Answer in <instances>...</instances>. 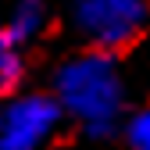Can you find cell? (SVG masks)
I'll use <instances>...</instances> for the list:
<instances>
[{
	"label": "cell",
	"instance_id": "8992f818",
	"mask_svg": "<svg viewBox=\"0 0 150 150\" xmlns=\"http://www.w3.org/2000/svg\"><path fill=\"white\" fill-rule=\"evenodd\" d=\"M125 143L129 150H150V104L125 118Z\"/></svg>",
	"mask_w": 150,
	"mask_h": 150
},
{
	"label": "cell",
	"instance_id": "5b68a950",
	"mask_svg": "<svg viewBox=\"0 0 150 150\" xmlns=\"http://www.w3.org/2000/svg\"><path fill=\"white\" fill-rule=\"evenodd\" d=\"M22 47H18L11 36L4 32V25H0V93H11L18 82H22Z\"/></svg>",
	"mask_w": 150,
	"mask_h": 150
},
{
	"label": "cell",
	"instance_id": "52a82bcc",
	"mask_svg": "<svg viewBox=\"0 0 150 150\" xmlns=\"http://www.w3.org/2000/svg\"><path fill=\"white\" fill-rule=\"evenodd\" d=\"M146 4H150V0H146Z\"/></svg>",
	"mask_w": 150,
	"mask_h": 150
},
{
	"label": "cell",
	"instance_id": "7a4b0ae2",
	"mask_svg": "<svg viewBox=\"0 0 150 150\" xmlns=\"http://www.w3.org/2000/svg\"><path fill=\"white\" fill-rule=\"evenodd\" d=\"M68 22L86 43V50L118 54L143 36L150 22V4L146 0H68Z\"/></svg>",
	"mask_w": 150,
	"mask_h": 150
},
{
	"label": "cell",
	"instance_id": "6da1fadb",
	"mask_svg": "<svg viewBox=\"0 0 150 150\" xmlns=\"http://www.w3.org/2000/svg\"><path fill=\"white\" fill-rule=\"evenodd\" d=\"M50 97L57 100L61 115L89 136H111L125 118V75L115 54L82 50L54 71Z\"/></svg>",
	"mask_w": 150,
	"mask_h": 150
},
{
	"label": "cell",
	"instance_id": "3957f363",
	"mask_svg": "<svg viewBox=\"0 0 150 150\" xmlns=\"http://www.w3.org/2000/svg\"><path fill=\"white\" fill-rule=\"evenodd\" d=\"M64 115L50 93H18L0 107V150H47Z\"/></svg>",
	"mask_w": 150,
	"mask_h": 150
},
{
	"label": "cell",
	"instance_id": "277c9868",
	"mask_svg": "<svg viewBox=\"0 0 150 150\" xmlns=\"http://www.w3.org/2000/svg\"><path fill=\"white\" fill-rule=\"evenodd\" d=\"M47 22H50V0H14L4 32L18 47H25L47 29Z\"/></svg>",
	"mask_w": 150,
	"mask_h": 150
}]
</instances>
